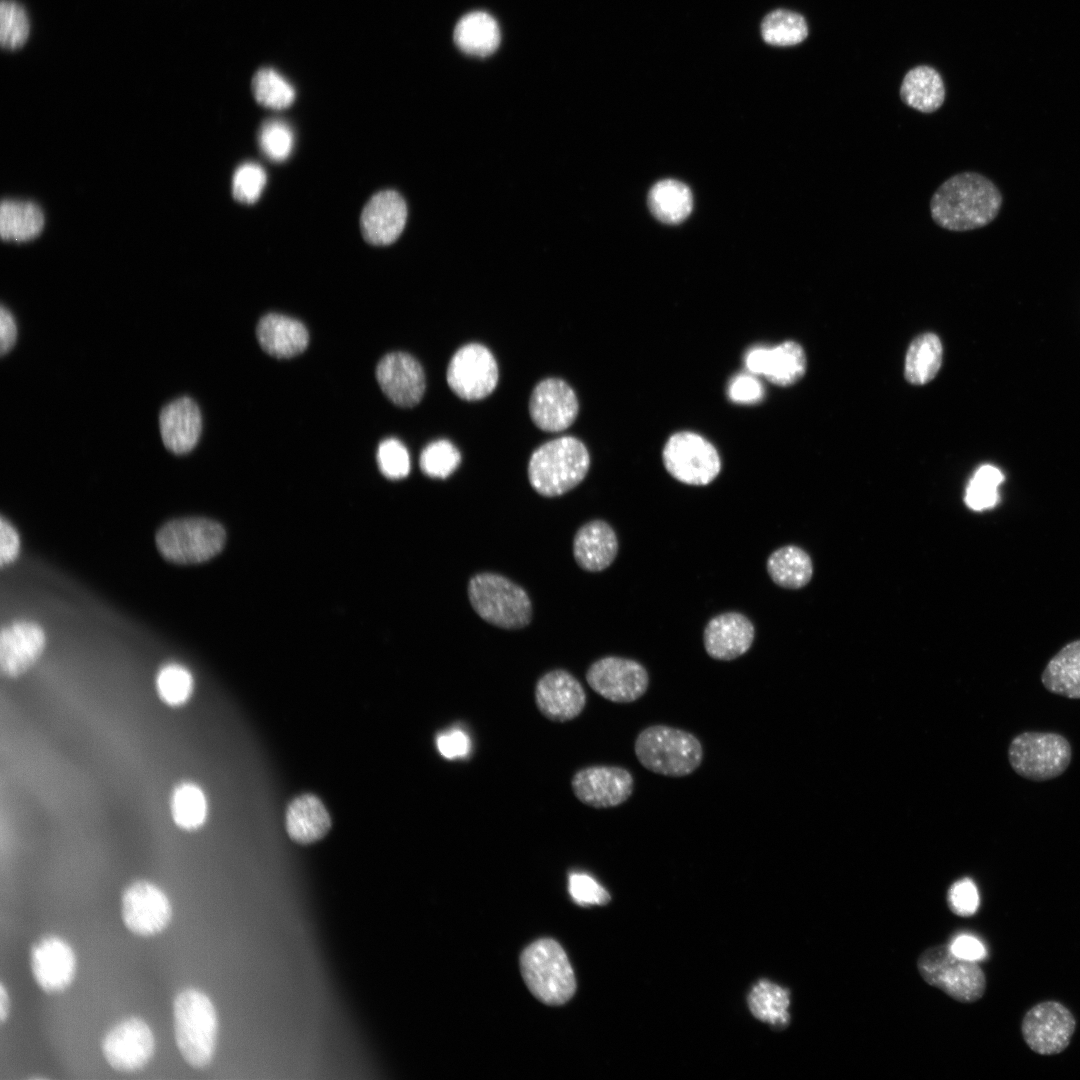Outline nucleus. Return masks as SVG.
<instances>
[{"mask_svg":"<svg viewBox=\"0 0 1080 1080\" xmlns=\"http://www.w3.org/2000/svg\"><path fill=\"white\" fill-rule=\"evenodd\" d=\"M1001 206V192L990 179L976 172H963L937 188L930 200V213L938 226L963 232L988 225Z\"/></svg>","mask_w":1080,"mask_h":1080,"instance_id":"nucleus-1","label":"nucleus"},{"mask_svg":"<svg viewBox=\"0 0 1080 1080\" xmlns=\"http://www.w3.org/2000/svg\"><path fill=\"white\" fill-rule=\"evenodd\" d=\"M173 1026L184 1060L195 1069L209 1066L219 1029L218 1014L210 997L197 988L181 990L173 1000Z\"/></svg>","mask_w":1080,"mask_h":1080,"instance_id":"nucleus-2","label":"nucleus"},{"mask_svg":"<svg viewBox=\"0 0 1080 1080\" xmlns=\"http://www.w3.org/2000/svg\"><path fill=\"white\" fill-rule=\"evenodd\" d=\"M590 468V455L577 438L563 436L538 447L528 463V480L541 496H561L579 485Z\"/></svg>","mask_w":1080,"mask_h":1080,"instance_id":"nucleus-3","label":"nucleus"},{"mask_svg":"<svg viewBox=\"0 0 1080 1080\" xmlns=\"http://www.w3.org/2000/svg\"><path fill=\"white\" fill-rule=\"evenodd\" d=\"M634 752L644 768L668 777L688 776L703 760L702 744L694 734L661 724L638 734Z\"/></svg>","mask_w":1080,"mask_h":1080,"instance_id":"nucleus-4","label":"nucleus"},{"mask_svg":"<svg viewBox=\"0 0 1080 1080\" xmlns=\"http://www.w3.org/2000/svg\"><path fill=\"white\" fill-rule=\"evenodd\" d=\"M467 592L473 610L493 626L521 629L531 622L532 603L527 592L503 575L475 574L469 580Z\"/></svg>","mask_w":1080,"mask_h":1080,"instance_id":"nucleus-5","label":"nucleus"},{"mask_svg":"<svg viewBox=\"0 0 1080 1080\" xmlns=\"http://www.w3.org/2000/svg\"><path fill=\"white\" fill-rule=\"evenodd\" d=\"M520 969L530 992L545 1004H564L575 993L571 964L553 939H539L526 947L520 956Z\"/></svg>","mask_w":1080,"mask_h":1080,"instance_id":"nucleus-6","label":"nucleus"},{"mask_svg":"<svg viewBox=\"0 0 1080 1080\" xmlns=\"http://www.w3.org/2000/svg\"><path fill=\"white\" fill-rule=\"evenodd\" d=\"M223 526L203 517H183L164 523L155 535L159 553L167 561L198 564L210 560L224 547Z\"/></svg>","mask_w":1080,"mask_h":1080,"instance_id":"nucleus-7","label":"nucleus"},{"mask_svg":"<svg viewBox=\"0 0 1080 1080\" xmlns=\"http://www.w3.org/2000/svg\"><path fill=\"white\" fill-rule=\"evenodd\" d=\"M923 980L956 1001L972 1003L985 993V974L976 963L956 956L949 946L926 949L917 961Z\"/></svg>","mask_w":1080,"mask_h":1080,"instance_id":"nucleus-8","label":"nucleus"},{"mask_svg":"<svg viewBox=\"0 0 1080 1080\" xmlns=\"http://www.w3.org/2000/svg\"><path fill=\"white\" fill-rule=\"evenodd\" d=\"M1069 741L1054 732L1028 731L1016 735L1008 748L1012 769L1032 781H1047L1063 774L1070 765Z\"/></svg>","mask_w":1080,"mask_h":1080,"instance_id":"nucleus-9","label":"nucleus"},{"mask_svg":"<svg viewBox=\"0 0 1080 1080\" xmlns=\"http://www.w3.org/2000/svg\"><path fill=\"white\" fill-rule=\"evenodd\" d=\"M663 463L677 481L692 485L710 484L720 473L721 459L712 443L701 435L683 431L673 434L663 449Z\"/></svg>","mask_w":1080,"mask_h":1080,"instance_id":"nucleus-10","label":"nucleus"},{"mask_svg":"<svg viewBox=\"0 0 1080 1080\" xmlns=\"http://www.w3.org/2000/svg\"><path fill=\"white\" fill-rule=\"evenodd\" d=\"M498 364L492 352L479 343L460 347L451 357L446 371L449 388L466 401L481 400L497 386Z\"/></svg>","mask_w":1080,"mask_h":1080,"instance_id":"nucleus-11","label":"nucleus"},{"mask_svg":"<svg viewBox=\"0 0 1080 1080\" xmlns=\"http://www.w3.org/2000/svg\"><path fill=\"white\" fill-rule=\"evenodd\" d=\"M586 681L592 690L611 702L631 703L646 693L649 675L636 660L606 656L590 665Z\"/></svg>","mask_w":1080,"mask_h":1080,"instance_id":"nucleus-12","label":"nucleus"},{"mask_svg":"<svg viewBox=\"0 0 1080 1080\" xmlns=\"http://www.w3.org/2000/svg\"><path fill=\"white\" fill-rule=\"evenodd\" d=\"M1076 1029L1073 1014L1063 1004L1045 1001L1034 1005L1023 1017L1021 1032L1028 1047L1041 1055L1064 1051Z\"/></svg>","mask_w":1080,"mask_h":1080,"instance_id":"nucleus-13","label":"nucleus"},{"mask_svg":"<svg viewBox=\"0 0 1080 1080\" xmlns=\"http://www.w3.org/2000/svg\"><path fill=\"white\" fill-rule=\"evenodd\" d=\"M108 1064L116 1071L131 1073L143 1069L155 1052V1037L150 1026L132 1016L115 1024L101 1044Z\"/></svg>","mask_w":1080,"mask_h":1080,"instance_id":"nucleus-14","label":"nucleus"},{"mask_svg":"<svg viewBox=\"0 0 1080 1080\" xmlns=\"http://www.w3.org/2000/svg\"><path fill=\"white\" fill-rule=\"evenodd\" d=\"M171 901L156 884L137 880L122 892L121 917L125 926L139 936L162 932L172 918Z\"/></svg>","mask_w":1080,"mask_h":1080,"instance_id":"nucleus-15","label":"nucleus"},{"mask_svg":"<svg viewBox=\"0 0 1080 1080\" xmlns=\"http://www.w3.org/2000/svg\"><path fill=\"white\" fill-rule=\"evenodd\" d=\"M574 795L593 808H612L626 802L634 790V778L620 766L594 765L578 770L572 780Z\"/></svg>","mask_w":1080,"mask_h":1080,"instance_id":"nucleus-16","label":"nucleus"},{"mask_svg":"<svg viewBox=\"0 0 1080 1080\" xmlns=\"http://www.w3.org/2000/svg\"><path fill=\"white\" fill-rule=\"evenodd\" d=\"M376 379L386 397L404 408L417 405L426 388L422 365L406 352H391L382 357L376 367Z\"/></svg>","mask_w":1080,"mask_h":1080,"instance_id":"nucleus-17","label":"nucleus"},{"mask_svg":"<svg viewBox=\"0 0 1080 1080\" xmlns=\"http://www.w3.org/2000/svg\"><path fill=\"white\" fill-rule=\"evenodd\" d=\"M579 404L574 390L560 378H546L532 390L529 414L533 423L546 432H560L576 420Z\"/></svg>","mask_w":1080,"mask_h":1080,"instance_id":"nucleus-18","label":"nucleus"},{"mask_svg":"<svg viewBox=\"0 0 1080 1080\" xmlns=\"http://www.w3.org/2000/svg\"><path fill=\"white\" fill-rule=\"evenodd\" d=\"M30 966L34 980L44 992L58 993L73 982L77 960L73 948L65 939L48 935L32 946Z\"/></svg>","mask_w":1080,"mask_h":1080,"instance_id":"nucleus-19","label":"nucleus"},{"mask_svg":"<svg viewBox=\"0 0 1080 1080\" xmlns=\"http://www.w3.org/2000/svg\"><path fill=\"white\" fill-rule=\"evenodd\" d=\"M535 703L540 713L554 722L570 721L581 714L586 693L570 672L556 669L544 674L535 686Z\"/></svg>","mask_w":1080,"mask_h":1080,"instance_id":"nucleus-20","label":"nucleus"},{"mask_svg":"<svg viewBox=\"0 0 1080 1080\" xmlns=\"http://www.w3.org/2000/svg\"><path fill=\"white\" fill-rule=\"evenodd\" d=\"M407 220L404 198L394 190L374 194L360 215V230L364 240L376 246L389 245L397 240Z\"/></svg>","mask_w":1080,"mask_h":1080,"instance_id":"nucleus-21","label":"nucleus"},{"mask_svg":"<svg viewBox=\"0 0 1080 1080\" xmlns=\"http://www.w3.org/2000/svg\"><path fill=\"white\" fill-rule=\"evenodd\" d=\"M46 645L44 630L35 622L17 620L0 633V669L7 677L25 673L41 656Z\"/></svg>","mask_w":1080,"mask_h":1080,"instance_id":"nucleus-22","label":"nucleus"},{"mask_svg":"<svg viewBox=\"0 0 1080 1080\" xmlns=\"http://www.w3.org/2000/svg\"><path fill=\"white\" fill-rule=\"evenodd\" d=\"M754 636V625L745 615L726 612L709 620L704 629L703 643L711 658L730 661L750 649Z\"/></svg>","mask_w":1080,"mask_h":1080,"instance_id":"nucleus-23","label":"nucleus"},{"mask_svg":"<svg viewBox=\"0 0 1080 1080\" xmlns=\"http://www.w3.org/2000/svg\"><path fill=\"white\" fill-rule=\"evenodd\" d=\"M745 365L751 374L762 375L779 386H788L804 375L806 357L798 343L785 341L773 348H753L745 357Z\"/></svg>","mask_w":1080,"mask_h":1080,"instance_id":"nucleus-24","label":"nucleus"},{"mask_svg":"<svg viewBox=\"0 0 1080 1080\" xmlns=\"http://www.w3.org/2000/svg\"><path fill=\"white\" fill-rule=\"evenodd\" d=\"M159 427L165 447L174 454H186L196 446L201 434L200 409L190 397L175 399L161 410Z\"/></svg>","mask_w":1080,"mask_h":1080,"instance_id":"nucleus-25","label":"nucleus"},{"mask_svg":"<svg viewBox=\"0 0 1080 1080\" xmlns=\"http://www.w3.org/2000/svg\"><path fill=\"white\" fill-rule=\"evenodd\" d=\"M618 552V539L613 528L603 520H592L581 526L573 539L576 563L588 572L608 568Z\"/></svg>","mask_w":1080,"mask_h":1080,"instance_id":"nucleus-26","label":"nucleus"},{"mask_svg":"<svg viewBox=\"0 0 1080 1080\" xmlns=\"http://www.w3.org/2000/svg\"><path fill=\"white\" fill-rule=\"evenodd\" d=\"M256 336L261 348L279 359L301 354L309 343V333L302 322L278 313H268L259 320Z\"/></svg>","mask_w":1080,"mask_h":1080,"instance_id":"nucleus-27","label":"nucleus"},{"mask_svg":"<svg viewBox=\"0 0 1080 1080\" xmlns=\"http://www.w3.org/2000/svg\"><path fill=\"white\" fill-rule=\"evenodd\" d=\"M331 820L319 798L305 794L294 799L286 813V828L292 840L310 844L329 831Z\"/></svg>","mask_w":1080,"mask_h":1080,"instance_id":"nucleus-28","label":"nucleus"},{"mask_svg":"<svg viewBox=\"0 0 1080 1080\" xmlns=\"http://www.w3.org/2000/svg\"><path fill=\"white\" fill-rule=\"evenodd\" d=\"M453 37L462 52L475 57L493 54L501 39L496 20L483 11L464 15L456 24Z\"/></svg>","mask_w":1080,"mask_h":1080,"instance_id":"nucleus-29","label":"nucleus"},{"mask_svg":"<svg viewBox=\"0 0 1080 1080\" xmlns=\"http://www.w3.org/2000/svg\"><path fill=\"white\" fill-rule=\"evenodd\" d=\"M900 97L904 104L919 112H935L945 100V87L941 75L927 65H920L909 70L903 78Z\"/></svg>","mask_w":1080,"mask_h":1080,"instance_id":"nucleus-30","label":"nucleus"},{"mask_svg":"<svg viewBox=\"0 0 1080 1080\" xmlns=\"http://www.w3.org/2000/svg\"><path fill=\"white\" fill-rule=\"evenodd\" d=\"M1041 682L1052 694L1080 699V639L1069 642L1050 659Z\"/></svg>","mask_w":1080,"mask_h":1080,"instance_id":"nucleus-31","label":"nucleus"},{"mask_svg":"<svg viewBox=\"0 0 1080 1080\" xmlns=\"http://www.w3.org/2000/svg\"><path fill=\"white\" fill-rule=\"evenodd\" d=\"M648 205L659 221L666 224H679L690 214L693 197L684 183L666 179L657 182L650 189Z\"/></svg>","mask_w":1080,"mask_h":1080,"instance_id":"nucleus-32","label":"nucleus"},{"mask_svg":"<svg viewBox=\"0 0 1080 1080\" xmlns=\"http://www.w3.org/2000/svg\"><path fill=\"white\" fill-rule=\"evenodd\" d=\"M766 566L772 581L786 589L805 586L813 574L810 556L795 545H786L775 550L768 557Z\"/></svg>","mask_w":1080,"mask_h":1080,"instance_id":"nucleus-33","label":"nucleus"},{"mask_svg":"<svg viewBox=\"0 0 1080 1080\" xmlns=\"http://www.w3.org/2000/svg\"><path fill=\"white\" fill-rule=\"evenodd\" d=\"M44 215L34 203L3 200L0 207V234L6 241H26L40 234Z\"/></svg>","mask_w":1080,"mask_h":1080,"instance_id":"nucleus-34","label":"nucleus"},{"mask_svg":"<svg viewBox=\"0 0 1080 1080\" xmlns=\"http://www.w3.org/2000/svg\"><path fill=\"white\" fill-rule=\"evenodd\" d=\"M789 1004V991L768 980L758 982L748 996L752 1014L777 1029H784L789 1025Z\"/></svg>","mask_w":1080,"mask_h":1080,"instance_id":"nucleus-35","label":"nucleus"},{"mask_svg":"<svg viewBox=\"0 0 1080 1080\" xmlns=\"http://www.w3.org/2000/svg\"><path fill=\"white\" fill-rule=\"evenodd\" d=\"M942 362V345L935 334L918 336L910 345L905 362V376L912 384H925L937 374Z\"/></svg>","mask_w":1080,"mask_h":1080,"instance_id":"nucleus-36","label":"nucleus"},{"mask_svg":"<svg viewBox=\"0 0 1080 1080\" xmlns=\"http://www.w3.org/2000/svg\"><path fill=\"white\" fill-rule=\"evenodd\" d=\"M761 36L771 46L789 47L803 42L808 36L805 18L794 11L776 9L762 20Z\"/></svg>","mask_w":1080,"mask_h":1080,"instance_id":"nucleus-37","label":"nucleus"},{"mask_svg":"<svg viewBox=\"0 0 1080 1080\" xmlns=\"http://www.w3.org/2000/svg\"><path fill=\"white\" fill-rule=\"evenodd\" d=\"M170 806L174 822L183 829H197L206 820V797L202 789L194 783L183 782L176 786L171 795Z\"/></svg>","mask_w":1080,"mask_h":1080,"instance_id":"nucleus-38","label":"nucleus"},{"mask_svg":"<svg viewBox=\"0 0 1080 1080\" xmlns=\"http://www.w3.org/2000/svg\"><path fill=\"white\" fill-rule=\"evenodd\" d=\"M31 34V20L25 6L18 0H1L0 45L7 52L23 48Z\"/></svg>","mask_w":1080,"mask_h":1080,"instance_id":"nucleus-39","label":"nucleus"},{"mask_svg":"<svg viewBox=\"0 0 1080 1080\" xmlns=\"http://www.w3.org/2000/svg\"><path fill=\"white\" fill-rule=\"evenodd\" d=\"M251 88L255 100L271 109H285L295 100L292 85L271 68L258 70L252 79Z\"/></svg>","mask_w":1080,"mask_h":1080,"instance_id":"nucleus-40","label":"nucleus"},{"mask_svg":"<svg viewBox=\"0 0 1080 1080\" xmlns=\"http://www.w3.org/2000/svg\"><path fill=\"white\" fill-rule=\"evenodd\" d=\"M1003 480L1004 476L998 468L981 466L967 486L966 505L974 511L993 508L999 501L998 486Z\"/></svg>","mask_w":1080,"mask_h":1080,"instance_id":"nucleus-41","label":"nucleus"},{"mask_svg":"<svg viewBox=\"0 0 1080 1080\" xmlns=\"http://www.w3.org/2000/svg\"><path fill=\"white\" fill-rule=\"evenodd\" d=\"M156 689L166 704L179 706L184 704L193 692V677L184 666L169 663L158 671Z\"/></svg>","mask_w":1080,"mask_h":1080,"instance_id":"nucleus-42","label":"nucleus"},{"mask_svg":"<svg viewBox=\"0 0 1080 1080\" xmlns=\"http://www.w3.org/2000/svg\"><path fill=\"white\" fill-rule=\"evenodd\" d=\"M461 454L448 440H437L427 445L420 455L421 471L431 477L445 479L460 465Z\"/></svg>","mask_w":1080,"mask_h":1080,"instance_id":"nucleus-43","label":"nucleus"},{"mask_svg":"<svg viewBox=\"0 0 1080 1080\" xmlns=\"http://www.w3.org/2000/svg\"><path fill=\"white\" fill-rule=\"evenodd\" d=\"M259 143L264 154L273 161H284L290 155L294 136L287 123L271 119L263 123Z\"/></svg>","mask_w":1080,"mask_h":1080,"instance_id":"nucleus-44","label":"nucleus"},{"mask_svg":"<svg viewBox=\"0 0 1080 1080\" xmlns=\"http://www.w3.org/2000/svg\"><path fill=\"white\" fill-rule=\"evenodd\" d=\"M266 183V173L255 163L239 166L232 180V195L241 203L252 204L260 197Z\"/></svg>","mask_w":1080,"mask_h":1080,"instance_id":"nucleus-45","label":"nucleus"},{"mask_svg":"<svg viewBox=\"0 0 1080 1080\" xmlns=\"http://www.w3.org/2000/svg\"><path fill=\"white\" fill-rule=\"evenodd\" d=\"M381 473L392 480L405 478L410 472V457L406 447L397 439L382 441L377 450Z\"/></svg>","mask_w":1080,"mask_h":1080,"instance_id":"nucleus-46","label":"nucleus"},{"mask_svg":"<svg viewBox=\"0 0 1080 1080\" xmlns=\"http://www.w3.org/2000/svg\"><path fill=\"white\" fill-rule=\"evenodd\" d=\"M568 890L572 899L582 906L603 905L610 900L605 888L585 873H571Z\"/></svg>","mask_w":1080,"mask_h":1080,"instance_id":"nucleus-47","label":"nucleus"},{"mask_svg":"<svg viewBox=\"0 0 1080 1080\" xmlns=\"http://www.w3.org/2000/svg\"><path fill=\"white\" fill-rule=\"evenodd\" d=\"M950 910L962 917L973 915L979 906V894L976 885L969 878L956 881L948 891Z\"/></svg>","mask_w":1080,"mask_h":1080,"instance_id":"nucleus-48","label":"nucleus"},{"mask_svg":"<svg viewBox=\"0 0 1080 1080\" xmlns=\"http://www.w3.org/2000/svg\"><path fill=\"white\" fill-rule=\"evenodd\" d=\"M763 395V386L753 375H738L729 384L728 396L736 403L753 404L759 402Z\"/></svg>","mask_w":1080,"mask_h":1080,"instance_id":"nucleus-49","label":"nucleus"},{"mask_svg":"<svg viewBox=\"0 0 1080 1080\" xmlns=\"http://www.w3.org/2000/svg\"><path fill=\"white\" fill-rule=\"evenodd\" d=\"M439 753L446 759L465 758L471 751V740L465 731L453 728L440 733L436 739Z\"/></svg>","mask_w":1080,"mask_h":1080,"instance_id":"nucleus-50","label":"nucleus"},{"mask_svg":"<svg viewBox=\"0 0 1080 1080\" xmlns=\"http://www.w3.org/2000/svg\"><path fill=\"white\" fill-rule=\"evenodd\" d=\"M20 551V538L15 527L5 518L0 520V564L12 563Z\"/></svg>","mask_w":1080,"mask_h":1080,"instance_id":"nucleus-51","label":"nucleus"},{"mask_svg":"<svg viewBox=\"0 0 1080 1080\" xmlns=\"http://www.w3.org/2000/svg\"><path fill=\"white\" fill-rule=\"evenodd\" d=\"M949 948L958 957L978 961L986 956V949L976 937L961 934L956 936L950 943Z\"/></svg>","mask_w":1080,"mask_h":1080,"instance_id":"nucleus-52","label":"nucleus"},{"mask_svg":"<svg viewBox=\"0 0 1080 1080\" xmlns=\"http://www.w3.org/2000/svg\"><path fill=\"white\" fill-rule=\"evenodd\" d=\"M17 338V326L11 312L3 305L0 311V352L5 355L14 346Z\"/></svg>","mask_w":1080,"mask_h":1080,"instance_id":"nucleus-53","label":"nucleus"},{"mask_svg":"<svg viewBox=\"0 0 1080 1080\" xmlns=\"http://www.w3.org/2000/svg\"><path fill=\"white\" fill-rule=\"evenodd\" d=\"M10 996L3 982L0 983V1021L3 1024L9 1017Z\"/></svg>","mask_w":1080,"mask_h":1080,"instance_id":"nucleus-54","label":"nucleus"}]
</instances>
